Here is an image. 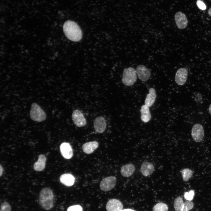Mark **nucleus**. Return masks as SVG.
Here are the masks:
<instances>
[{"instance_id": "nucleus-24", "label": "nucleus", "mask_w": 211, "mask_h": 211, "mask_svg": "<svg viewBox=\"0 0 211 211\" xmlns=\"http://www.w3.org/2000/svg\"><path fill=\"white\" fill-rule=\"evenodd\" d=\"M193 204L192 202L186 201L184 203L182 211H188L193 208Z\"/></svg>"}, {"instance_id": "nucleus-23", "label": "nucleus", "mask_w": 211, "mask_h": 211, "mask_svg": "<svg viewBox=\"0 0 211 211\" xmlns=\"http://www.w3.org/2000/svg\"><path fill=\"white\" fill-rule=\"evenodd\" d=\"M168 207L167 205L159 203L155 205L153 208L152 211H168Z\"/></svg>"}, {"instance_id": "nucleus-3", "label": "nucleus", "mask_w": 211, "mask_h": 211, "mask_svg": "<svg viewBox=\"0 0 211 211\" xmlns=\"http://www.w3.org/2000/svg\"><path fill=\"white\" fill-rule=\"evenodd\" d=\"M30 117L34 121L41 122L46 119V115L45 112L38 104L33 103L31 107Z\"/></svg>"}, {"instance_id": "nucleus-13", "label": "nucleus", "mask_w": 211, "mask_h": 211, "mask_svg": "<svg viewBox=\"0 0 211 211\" xmlns=\"http://www.w3.org/2000/svg\"><path fill=\"white\" fill-rule=\"evenodd\" d=\"M60 148L62 155L64 158L70 159L73 156L72 149L68 143L64 142L62 143Z\"/></svg>"}, {"instance_id": "nucleus-19", "label": "nucleus", "mask_w": 211, "mask_h": 211, "mask_svg": "<svg viewBox=\"0 0 211 211\" xmlns=\"http://www.w3.org/2000/svg\"><path fill=\"white\" fill-rule=\"evenodd\" d=\"M135 171V167L132 164H127L122 167L120 170L121 175L124 177H128L131 176Z\"/></svg>"}, {"instance_id": "nucleus-5", "label": "nucleus", "mask_w": 211, "mask_h": 211, "mask_svg": "<svg viewBox=\"0 0 211 211\" xmlns=\"http://www.w3.org/2000/svg\"><path fill=\"white\" fill-rule=\"evenodd\" d=\"M116 179L115 177L111 176L103 179L100 184L101 190L108 191L111 190L115 185Z\"/></svg>"}, {"instance_id": "nucleus-11", "label": "nucleus", "mask_w": 211, "mask_h": 211, "mask_svg": "<svg viewBox=\"0 0 211 211\" xmlns=\"http://www.w3.org/2000/svg\"><path fill=\"white\" fill-rule=\"evenodd\" d=\"M123 207L122 203L119 200L115 199L110 200L106 205L107 211H121Z\"/></svg>"}, {"instance_id": "nucleus-18", "label": "nucleus", "mask_w": 211, "mask_h": 211, "mask_svg": "<svg viewBox=\"0 0 211 211\" xmlns=\"http://www.w3.org/2000/svg\"><path fill=\"white\" fill-rule=\"evenodd\" d=\"M156 97L155 89L153 88L149 89V93L147 94L145 100V105L149 107H151L154 103Z\"/></svg>"}, {"instance_id": "nucleus-9", "label": "nucleus", "mask_w": 211, "mask_h": 211, "mask_svg": "<svg viewBox=\"0 0 211 211\" xmlns=\"http://www.w3.org/2000/svg\"><path fill=\"white\" fill-rule=\"evenodd\" d=\"M176 24L179 29L185 28L188 24V20L186 15L181 12H177L174 16Z\"/></svg>"}, {"instance_id": "nucleus-15", "label": "nucleus", "mask_w": 211, "mask_h": 211, "mask_svg": "<svg viewBox=\"0 0 211 211\" xmlns=\"http://www.w3.org/2000/svg\"><path fill=\"white\" fill-rule=\"evenodd\" d=\"M98 146V144L97 142H90L84 144L82 145V149L85 153L90 154L93 153Z\"/></svg>"}, {"instance_id": "nucleus-14", "label": "nucleus", "mask_w": 211, "mask_h": 211, "mask_svg": "<svg viewBox=\"0 0 211 211\" xmlns=\"http://www.w3.org/2000/svg\"><path fill=\"white\" fill-rule=\"evenodd\" d=\"M46 160L47 158L45 155H39L38 161L35 162L33 165L34 170L38 171L43 170L45 167Z\"/></svg>"}, {"instance_id": "nucleus-10", "label": "nucleus", "mask_w": 211, "mask_h": 211, "mask_svg": "<svg viewBox=\"0 0 211 211\" xmlns=\"http://www.w3.org/2000/svg\"><path fill=\"white\" fill-rule=\"evenodd\" d=\"M188 72L184 68L179 69L176 73L175 81L178 85H182L185 84L188 76Z\"/></svg>"}, {"instance_id": "nucleus-20", "label": "nucleus", "mask_w": 211, "mask_h": 211, "mask_svg": "<svg viewBox=\"0 0 211 211\" xmlns=\"http://www.w3.org/2000/svg\"><path fill=\"white\" fill-rule=\"evenodd\" d=\"M60 182L64 185L70 186L73 185L75 181V178L73 175L69 173H65L62 175L60 177Z\"/></svg>"}, {"instance_id": "nucleus-8", "label": "nucleus", "mask_w": 211, "mask_h": 211, "mask_svg": "<svg viewBox=\"0 0 211 211\" xmlns=\"http://www.w3.org/2000/svg\"><path fill=\"white\" fill-rule=\"evenodd\" d=\"M136 71L138 78L142 81H147L150 76L149 70L143 65H138L136 67Z\"/></svg>"}, {"instance_id": "nucleus-31", "label": "nucleus", "mask_w": 211, "mask_h": 211, "mask_svg": "<svg viewBox=\"0 0 211 211\" xmlns=\"http://www.w3.org/2000/svg\"><path fill=\"white\" fill-rule=\"evenodd\" d=\"M208 14L211 17V8L209 9L208 11Z\"/></svg>"}, {"instance_id": "nucleus-25", "label": "nucleus", "mask_w": 211, "mask_h": 211, "mask_svg": "<svg viewBox=\"0 0 211 211\" xmlns=\"http://www.w3.org/2000/svg\"><path fill=\"white\" fill-rule=\"evenodd\" d=\"M11 207L10 204L7 202L2 203L0 206V211H11Z\"/></svg>"}, {"instance_id": "nucleus-2", "label": "nucleus", "mask_w": 211, "mask_h": 211, "mask_svg": "<svg viewBox=\"0 0 211 211\" xmlns=\"http://www.w3.org/2000/svg\"><path fill=\"white\" fill-rule=\"evenodd\" d=\"M54 196L52 190L47 187L43 188L39 193V201L44 210H49L53 206Z\"/></svg>"}, {"instance_id": "nucleus-29", "label": "nucleus", "mask_w": 211, "mask_h": 211, "mask_svg": "<svg viewBox=\"0 0 211 211\" xmlns=\"http://www.w3.org/2000/svg\"><path fill=\"white\" fill-rule=\"evenodd\" d=\"M3 169L1 165H0V176H1L2 174Z\"/></svg>"}, {"instance_id": "nucleus-16", "label": "nucleus", "mask_w": 211, "mask_h": 211, "mask_svg": "<svg viewBox=\"0 0 211 211\" xmlns=\"http://www.w3.org/2000/svg\"><path fill=\"white\" fill-rule=\"evenodd\" d=\"M142 174L144 176L151 175L154 170V167L151 163L144 162L141 165L140 169Z\"/></svg>"}, {"instance_id": "nucleus-30", "label": "nucleus", "mask_w": 211, "mask_h": 211, "mask_svg": "<svg viewBox=\"0 0 211 211\" xmlns=\"http://www.w3.org/2000/svg\"><path fill=\"white\" fill-rule=\"evenodd\" d=\"M121 211H135L132 209H127L122 210Z\"/></svg>"}, {"instance_id": "nucleus-27", "label": "nucleus", "mask_w": 211, "mask_h": 211, "mask_svg": "<svg viewBox=\"0 0 211 211\" xmlns=\"http://www.w3.org/2000/svg\"><path fill=\"white\" fill-rule=\"evenodd\" d=\"M82 208L79 205H73L69 207L67 211H82Z\"/></svg>"}, {"instance_id": "nucleus-22", "label": "nucleus", "mask_w": 211, "mask_h": 211, "mask_svg": "<svg viewBox=\"0 0 211 211\" xmlns=\"http://www.w3.org/2000/svg\"><path fill=\"white\" fill-rule=\"evenodd\" d=\"M181 172L183 179L185 181H187L193 175V171L188 169H182Z\"/></svg>"}, {"instance_id": "nucleus-6", "label": "nucleus", "mask_w": 211, "mask_h": 211, "mask_svg": "<svg viewBox=\"0 0 211 211\" xmlns=\"http://www.w3.org/2000/svg\"><path fill=\"white\" fill-rule=\"evenodd\" d=\"M72 117L74 123L77 127H81L86 125V120L80 110L78 109L74 110Z\"/></svg>"}, {"instance_id": "nucleus-21", "label": "nucleus", "mask_w": 211, "mask_h": 211, "mask_svg": "<svg viewBox=\"0 0 211 211\" xmlns=\"http://www.w3.org/2000/svg\"><path fill=\"white\" fill-rule=\"evenodd\" d=\"M182 198L180 197H177L174 202V207L175 211H182L183 205Z\"/></svg>"}, {"instance_id": "nucleus-26", "label": "nucleus", "mask_w": 211, "mask_h": 211, "mask_svg": "<svg viewBox=\"0 0 211 211\" xmlns=\"http://www.w3.org/2000/svg\"><path fill=\"white\" fill-rule=\"evenodd\" d=\"M194 195V191L191 190L188 192H185L184 194V197L186 200L191 201L193 199Z\"/></svg>"}, {"instance_id": "nucleus-32", "label": "nucleus", "mask_w": 211, "mask_h": 211, "mask_svg": "<svg viewBox=\"0 0 211 211\" xmlns=\"http://www.w3.org/2000/svg\"><path fill=\"white\" fill-rule=\"evenodd\" d=\"M209 111L210 113V115H211V104H210V105L209 106Z\"/></svg>"}, {"instance_id": "nucleus-1", "label": "nucleus", "mask_w": 211, "mask_h": 211, "mask_svg": "<svg viewBox=\"0 0 211 211\" xmlns=\"http://www.w3.org/2000/svg\"><path fill=\"white\" fill-rule=\"evenodd\" d=\"M63 30L66 36L71 41L78 42L82 39L81 30L74 21L68 20L65 21L63 24Z\"/></svg>"}, {"instance_id": "nucleus-4", "label": "nucleus", "mask_w": 211, "mask_h": 211, "mask_svg": "<svg viewBox=\"0 0 211 211\" xmlns=\"http://www.w3.org/2000/svg\"><path fill=\"white\" fill-rule=\"evenodd\" d=\"M137 79L136 70L133 68L129 67L124 70L122 82L127 86L132 85Z\"/></svg>"}, {"instance_id": "nucleus-17", "label": "nucleus", "mask_w": 211, "mask_h": 211, "mask_svg": "<svg viewBox=\"0 0 211 211\" xmlns=\"http://www.w3.org/2000/svg\"><path fill=\"white\" fill-rule=\"evenodd\" d=\"M140 112L141 120L144 122H149L151 118L149 107L145 105H142L141 107Z\"/></svg>"}, {"instance_id": "nucleus-12", "label": "nucleus", "mask_w": 211, "mask_h": 211, "mask_svg": "<svg viewBox=\"0 0 211 211\" xmlns=\"http://www.w3.org/2000/svg\"><path fill=\"white\" fill-rule=\"evenodd\" d=\"M106 123L105 118L99 116L95 119L94 122V128L95 131L98 133H102L105 130Z\"/></svg>"}, {"instance_id": "nucleus-28", "label": "nucleus", "mask_w": 211, "mask_h": 211, "mask_svg": "<svg viewBox=\"0 0 211 211\" xmlns=\"http://www.w3.org/2000/svg\"><path fill=\"white\" fill-rule=\"evenodd\" d=\"M196 4L198 7L200 9L204 10L206 8V6L204 2L201 0H198Z\"/></svg>"}, {"instance_id": "nucleus-7", "label": "nucleus", "mask_w": 211, "mask_h": 211, "mask_svg": "<svg viewBox=\"0 0 211 211\" xmlns=\"http://www.w3.org/2000/svg\"><path fill=\"white\" fill-rule=\"evenodd\" d=\"M191 135L195 142H199L201 141L204 136V131L202 126L199 124L195 125L192 129Z\"/></svg>"}]
</instances>
